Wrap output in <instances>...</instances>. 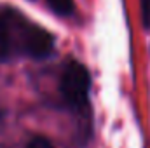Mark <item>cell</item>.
<instances>
[{
	"label": "cell",
	"instance_id": "obj_3",
	"mask_svg": "<svg viewBox=\"0 0 150 148\" xmlns=\"http://www.w3.org/2000/svg\"><path fill=\"white\" fill-rule=\"evenodd\" d=\"M14 25L9 16H0V61L11 58L16 44H14Z\"/></svg>",
	"mask_w": 150,
	"mask_h": 148
},
{
	"label": "cell",
	"instance_id": "obj_1",
	"mask_svg": "<svg viewBox=\"0 0 150 148\" xmlns=\"http://www.w3.org/2000/svg\"><path fill=\"white\" fill-rule=\"evenodd\" d=\"M91 78L80 63L72 61L59 78V92L65 99V103L72 108H82L87 103Z\"/></svg>",
	"mask_w": 150,
	"mask_h": 148
},
{
	"label": "cell",
	"instance_id": "obj_5",
	"mask_svg": "<svg viewBox=\"0 0 150 148\" xmlns=\"http://www.w3.org/2000/svg\"><path fill=\"white\" fill-rule=\"evenodd\" d=\"M142 2V19L143 26L150 28V0H140Z\"/></svg>",
	"mask_w": 150,
	"mask_h": 148
},
{
	"label": "cell",
	"instance_id": "obj_6",
	"mask_svg": "<svg viewBox=\"0 0 150 148\" xmlns=\"http://www.w3.org/2000/svg\"><path fill=\"white\" fill-rule=\"evenodd\" d=\"M28 148H54V147H52L51 141H47L45 138H33V140L30 141Z\"/></svg>",
	"mask_w": 150,
	"mask_h": 148
},
{
	"label": "cell",
	"instance_id": "obj_2",
	"mask_svg": "<svg viewBox=\"0 0 150 148\" xmlns=\"http://www.w3.org/2000/svg\"><path fill=\"white\" fill-rule=\"evenodd\" d=\"M19 49L35 58V59H44L47 58L52 49H54V40L52 35L35 25H26L23 30H21V44H19Z\"/></svg>",
	"mask_w": 150,
	"mask_h": 148
},
{
	"label": "cell",
	"instance_id": "obj_4",
	"mask_svg": "<svg viewBox=\"0 0 150 148\" xmlns=\"http://www.w3.org/2000/svg\"><path fill=\"white\" fill-rule=\"evenodd\" d=\"M49 9L58 16H72L74 14V0H45Z\"/></svg>",
	"mask_w": 150,
	"mask_h": 148
}]
</instances>
